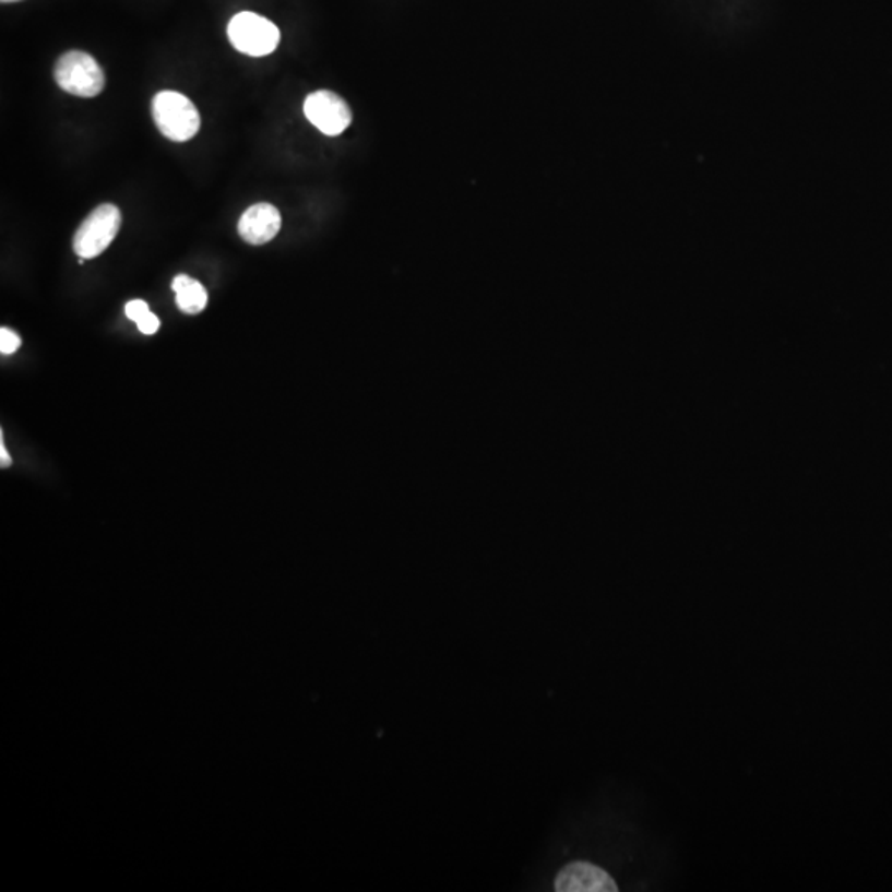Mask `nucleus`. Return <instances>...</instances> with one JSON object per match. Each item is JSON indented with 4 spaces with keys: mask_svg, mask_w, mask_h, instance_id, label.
<instances>
[{
    "mask_svg": "<svg viewBox=\"0 0 892 892\" xmlns=\"http://www.w3.org/2000/svg\"><path fill=\"white\" fill-rule=\"evenodd\" d=\"M305 115L326 136H340L353 122L349 105L336 93L320 90L305 102Z\"/></svg>",
    "mask_w": 892,
    "mask_h": 892,
    "instance_id": "5",
    "label": "nucleus"
},
{
    "mask_svg": "<svg viewBox=\"0 0 892 892\" xmlns=\"http://www.w3.org/2000/svg\"><path fill=\"white\" fill-rule=\"evenodd\" d=\"M554 889L557 892H615L618 885L605 869L588 861H573L560 869Z\"/></svg>",
    "mask_w": 892,
    "mask_h": 892,
    "instance_id": "6",
    "label": "nucleus"
},
{
    "mask_svg": "<svg viewBox=\"0 0 892 892\" xmlns=\"http://www.w3.org/2000/svg\"><path fill=\"white\" fill-rule=\"evenodd\" d=\"M55 82L63 92L79 98H95L105 88V73L98 61L82 50L61 55L55 66Z\"/></svg>",
    "mask_w": 892,
    "mask_h": 892,
    "instance_id": "2",
    "label": "nucleus"
},
{
    "mask_svg": "<svg viewBox=\"0 0 892 892\" xmlns=\"http://www.w3.org/2000/svg\"><path fill=\"white\" fill-rule=\"evenodd\" d=\"M173 289L176 293L177 308L186 314H199L207 308V289L187 275H177L173 282Z\"/></svg>",
    "mask_w": 892,
    "mask_h": 892,
    "instance_id": "8",
    "label": "nucleus"
},
{
    "mask_svg": "<svg viewBox=\"0 0 892 892\" xmlns=\"http://www.w3.org/2000/svg\"><path fill=\"white\" fill-rule=\"evenodd\" d=\"M282 214L272 204H254L243 212L238 222V234L250 245H265L278 235Z\"/></svg>",
    "mask_w": 892,
    "mask_h": 892,
    "instance_id": "7",
    "label": "nucleus"
},
{
    "mask_svg": "<svg viewBox=\"0 0 892 892\" xmlns=\"http://www.w3.org/2000/svg\"><path fill=\"white\" fill-rule=\"evenodd\" d=\"M153 118L167 140L186 143L201 130V115L182 93L160 92L153 99Z\"/></svg>",
    "mask_w": 892,
    "mask_h": 892,
    "instance_id": "1",
    "label": "nucleus"
},
{
    "mask_svg": "<svg viewBox=\"0 0 892 892\" xmlns=\"http://www.w3.org/2000/svg\"><path fill=\"white\" fill-rule=\"evenodd\" d=\"M136 324L138 330H140L141 333L146 334V336H153V334H156L157 331H159L160 326L159 320H157V316L153 314V312H150V314L144 316L143 320H141L140 323Z\"/></svg>",
    "mask_w": 892,
    "mask_h": 892,
    "instance_id": "11",
    "label": "nucleus"
},
{
    "mask_svg": "<svg viewBox=\"0 0 892 892\" xmlns=\"http://www.w3.org/2000/svg\"><path fill=\"white\" fill-rule=\"evenodd\" d=\"M0 456H2V460H0V465H2V468H9V466L12 465V459L11 455H9L8 450H5L4 437H2V441H0Z\"/></svg>",
    "mask_w": 892,
    "mask_h": 892,
    "instance_id": "12",
    "label": "nucleus"
},
{
    "mask_svg": "<svg viewBox=\"0 0 892 892\" xmlns=\"http://www.w3.org/2000/svg\"><path fill=\"white\" fill-rule=\"evenodd\" d=\"M228 40L241 53L266 57L278 47L280 28L269 19L253 12H240L228 24Z\"/></svg>",
    "mask_w": 892,
    "mask_h": 892,
    "instance_id": "3",
    "label": "nucleus"
},
{
    "mask_svg": "<svg viewBox=\"0 0 892 892\" xmlns=\"http://www.w3.org/2000/svg\"><path fill=\"white\" fill-rule=\"evenodd\" d=\"M121 212L116 205H98L76 230L73 250L80 259H96L112 243L121 228Z\"/></svg>",
    "mask_w": 892,
    "mask_h": 892,
    "instance_id": "4",
    "label": "nucleus"
},
{
    "mask_svg": "<svg viewBox=\"0 0 892 892\" xmlns=\"http://www.w3.org/2000/svg\"><path fill=\"white\" fill-rule=\"evenodd\" d=\"M21 346L22 340L19 334L8 330V328L0 330V353L4 354V356H11V354H14Z\"/></svg>",
    "mask_w": 892,
    "mask_h": 892,
    "instance_id": "9",
    "label": "nucleus"
},
{
    "mask_svg": "<svg viewBox=\"0 0 892 892\" xmlns=\"http://www.w3.org/2000/svg\"><path fill=\"white\" fill-rule=\"evenodd\" d=\"M12 2H21V0H2V4H12Z\"/></svg>",
    "mask_w": 892,
    "mask_h": 892,
    "instance_id": "13",
    "label": "nucleus"
},
{
    "mask_svg": "<svg viewBox=\"0 0 892 892\" xmlns=\"http://www.w3.org/2000/svg\"><path fill=\"white\" fill-rule=\"evenodd\" d=\"M124 312L131 321H134V323H140L144 316L150 314L151 309L150 306H147V302L143 301V299H133V301L126 305Z\"/></svg>",
    "mask_w": 892,
    "mask_h": 892,
    "instance_id": "10",
    "label": "nucleus"
}]
</instances>
